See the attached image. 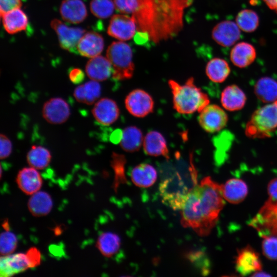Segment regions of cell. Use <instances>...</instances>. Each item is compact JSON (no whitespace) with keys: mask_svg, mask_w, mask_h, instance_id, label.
I'll list each match as a JSON object with an SVG mask.
<instances>
[{"mask_svg":"<svg viewBox=\"0 0 277 277\" xmlns=\"http://www.w3.org/2000/svg\"><path fill=\"white\" fill-rule=\"evenodd\" d=\"M194 0H137L132 16L137 31L154 43L171 39L183 29L185 10Z\"/></svg>","mask_w":277,"mask_h":277,"instance_id":"cell-1","label":"cell"},{"mask_svg":"<svg viewBox=\"0 0 277 277\" xmlns=\"http://www.w3.org/2000/svg\"><path fill=\"white\" fill-rule=\"evenodd\" d=\"M222 185L210 176L195 184L181 209V223L191 228L199 235H208L215 225L224 207Z\"/></svg>","mask_w":277,"mask_h":277,"instance_id":"cell-2","label":"cell"},{"mask_svg":"<svg viewBox=\"0 0 277 277\" xmlns=\"http://www.w3.org/2000/svg\"><path fill=\"white\" fill-rule=\"evenodd\" d=\"M168 84L172 94L173 108L179 113L200 112L209 104L208 95L195 85L192 77L183 85L172 80L168 81Z\"/></svg>","mask_w":277,"mask_h":277,"instance_id":"cell-3","label":"cell"},{"mask_svg":"<svg viewBox=\"0 0 277 277\" xmlns=\"http://www.w3.org/2000/svg\"><path fill=\"white\" fill-rule=\"evenodd\" d=\"M267 190L268 200L249 223L262 237L277 235V177L269 183Z\"/></svg>","mask_w":277,"mask_h":277,"instance_id":"cell-4","label":"cell"},{"mask_svg":"<svg viewBox=\"0 0 277 277\" xmlns=\"http://www.w3.org/2000/svg\"><path fill=\"white\" fill-rule=\"evenodd\" d=\"M277 128V100L256 109L245 128V134L253 138L270 137Z\"/></svg>","mask_w":277,"mask_h":277,"instance_id":"cell-5","label":"cell"},{"mask_svg":"<svg viewBox=\"0 0 277 277\" xmlns=\"http://www.w3.org/2000/svg\"><path fill=\"white\" fill-rule=\"evenodd\" d=\"M106 56L112 68V77L115 80L130 79L134 66L130 46L123 41L113 42L108 47Z\"/></svg>","mask_w":277,"mask_h":277,"instance_id":"cell-6","label":"cell"},{"mask_svg":"<svg viewBox=\"0 0 277 277\" xmlns=\"http://www.w3.org/2000/svg\"><path fill=\"white\" fill-rule=\"evenodd\" d=\"M191 189L184 183L172 179L164 181L161 183L159 188L163 203L174 210H180Z\"/></svg>","mask_w":277,"mask_h":277,"instance_id":"cell-7","label":"cell"},{"mask_svg":"<svg viewBox=\"0 0 277 277\" xmlns=\"http://www.w3.org/2000/svg\"><path fill=\"white\" fill-rule=\"evenodd\" d=\"M201 127L207 132L214 133L223 129L228 122V115L219 106L208 105L198 116Z\"/></svg>","mask_w":277,"mask_h":277,"instance_id":"cell-8","label":"cell"},{"mask_svg":"<svg viewBox=\"0 0 277 277\" xmlns=\"http://www.w3.org/2000/svg\"><path fill=\"white\" fill-rule=\"evenodd\" d=\"M125 104L127 111L137 117H144L152 113L154 105L151 96L140 89H134L128 93L125 100Z\"/></svg>","mask_w":277,"mask_h":277,"instance_id":"cell-9","label":"cell"},{"mask_svg":"<svg viewBox=\"0 0 277 277\" xmlns=\"http://www.w3.org/2000/svg\"><path fill=\"white\" fill-rule=\"evenodd\" d=\"M51 27L56 33L60 45L65 50L73 53H78L77 44L85 34V30L81 28L69 27L57 19L51 22Z\"/></svg>","mask_w":277,"mask_h":277,"instance_id":"cell-10","label":"cell"},{"mask_svg":"<svg viewBox=\"0 0 277 277\" xmlns=\"http://www.w3.org/2000/svg\"><path fill=\"white\" fill-rule=\"evenodd\" d=\"M137 31L136 22L132 16L115 14L111 17L107 29L110 36L120 40L128 41L132 38Z\"/></svg>","mask_w":277,"mask_h":277,"instance_id":"cell-11","label":"cell"},{"mask_svg":"<svg viewBox=\"0 0 277 277\" xmlns=\"http://www.w3.org/2000/svg\"><path fill=\"white\" fill-rule=\"evenodd\" d=\"M42 114L44 119L51 124H61L69 117L70 109L68 104L61 97H53L44 104Z\"/></svg>","mask_w":277,"mask_h":277,"instance_id":"cell-12","label":"cell"},{"mask_svg":"<svg viewBox=\"0 0 277 277\" xmlns=\"http://www.w3.org/2000/svg\"><path fill=\"white\" fill-rule=\"evenodd\" d=\"M235 269L243 276L262 270L259 253L248 245L239 250L235 258Z\"/></svg>","mask_w":277,"mask_h":277,"instance_id":"cell-13","label":"cell"},{"mask_svg":"<svg viewBox=\"0 0 277 277\" xmlns=\"http://www.w3.org/2000/svg\"><path fill=\"white\" fill-rule=\"evenodd\" d=\"M213 39L219 45L228 47L234 44L240 38V29L235 23L224 21L216 24L212 29Z\"/></svg>","mask_w":277,"mask_h":277,"instance_id":"cell-14","label":"cell"},{"mask_svg":"<svg viewBox=\"0 0 277 277\" xmlns=\"http://www.w3.org/2000/svg\"><path fill=\"white\" fill-rule=\"evenodd\" d=\"M92 113L98 123L108 126L118 119L120 110L114 101L105 97L100 99L95 104Z\"/></svg>","mask_w":277,"mask_h":277,"instance_id":"cell-15","label":"cell"},{"mask_svg":"<svg viewBox=\"0 0 277 277\" xmlns=\"http://www.w3.org/2000/svg\"><path fill=\"white\" fill-rule=\"evenodd\" d=\"M16 181L19 188L27 195H32L39 191L43 184L40 173L31 167L20 170Z\"/></svg>","mask_w":277,"mask_h":277,"instance_id":"cell-16","label":"cell"},{"mask_svg":"<svg viewBox=\"0 0 277 277\" xmlns=\"http://www.w3.org/2000/svg\"><path fill=\"white\" fill-rule=\"evenodd\" d=\"M30 268L25 253H18L3 255L0 259L1 277H10Z\"/></svg>","mask_w":277,"mask_h":277,"instance_id":"cell-17","label":"cell"},{"mask_svg":"<svg viewBox=\"0 0 277 277\" xmlns=\"http://www.w3.org/2000/svg\"><path fill=\"white\" fill-rule=\"evenodd\" d=\"M104 47L103 37L100 34L90 31L85 33L80 39L77 45V52L87 57L99 55Z\"/></svg>","mask_w":277,"mask_h":277,"instance_id":"cell-18","label":"cell"},{"mask_svg":"<svg viewBox=\"0 0 277 277\" xmlns=\"http://www.w3.org/2000/svg\"><path fill=\"white\" fill-rule=\"evenodd\" d=\"M60 11L63 19L72 24L80 23L87 16L86 7L81 0H63Z\"/></svg>","mask_w":277,"mask_h":277,"instance_id":"cell-19","label":"cell"},{"mask_svg":"<svg viewBox=\"0 0 277 277\" xmlns=\"http://www.w3.org/2000/svg\"><path fill=\"white\" fill-rule=\"evenodd\" d=\"M87 76L92 80L101 82L108 79L112 73V68L109 60L98 55L89 60L85 68Z\"/></svg>","mask_w":277,"mask_h":277,"instance_id":"cell-20","label":"cell"},{"mask_svg":"<svg viewBox=\"0 0 277 277\" xmlns=\"http://www.w3.org/2000/svg\"><path fill=\"white\" fill-rule=\"evenodd\" d=\"M145 153L149 155L163 156L169 158V150L166 141L163 135L158 131H151L145 136L143 140Z\"/></svg>","mask_w":277,"mask_h":277,"instance_id":"cell-21","label":"cell"},{"mask_svg":"<svg viewBox=\"0 0 277 277\" xmlns=\"http://www.w3.org/2000/svg\"><path fill=\"white\" fill-rule=\"evenodd\" d=\"M246 102V96L245 93L236 85L227 86L221 93L222 105L228 111H234L242 109Z\"/></svg>","mask_w":277,"mask_h":277,"instance_id":"cell-22","label":"cell"},{"mask_svg":"<svg viewBox=\"0 0 277 277\" xmlns=\"http://www.w3.org/2000/svg\"><path fill=\"white\" fill-rule=\"evenodd\" d=\"M256 55V50L251 44L241 42L236 44L231 49L230 57L235 66L242 68L252 64Z\"/></svg>","mask_w":277,"mask_h":277,"instance_id":"cell-23","label":"cell"},{"mask_svg":"<svg viewBox=\"0 0 277 277\" xmlns=\"http://www.w3.org/2000/svg\"><path fill=\"white\" fill-rule=\"evenodd\" d=\"M132 183L141 188H148L154 184L157 179V172L152 165L142 163L134 167L130 173Z\"/></svg>","mask_w":277,"mask_h":277,"instance_id":"cell-24","label":"cell"},{"mask_svg":"<svg viewBox=\"0 0 277 277\" xmlns=\"http://www.w3.org/2000/svg\"><path fill=\"white\" fill-rule=\"evenodd\" d=\"M223 197L232 204H238L242 202L248 193V187L243 180L231 179L222 185Z\"/></svg>","mask_w":277,"mask_h":277,"instance_id":"cell-25","label":"cell"},{"mask_svg":"<svg viewBox=\"0 0 277 277\" xmlns=\"http://www.w3.org/2000/svg\"><path fill=\"white\" fill-rule=\"evenodd\" d=\"M1 17L4 28L9 34L24 31L28 27V17L20 8L9 11Z\"/></svg>","mask_w":277,"mask_h":277,"instance_id":"cell-26","label":"cell"},{"mask_svg":"<svg viewBox=\"0 0 277 277\" xmlns=\"http://www.w3.org/2000/svg\"><path fill=\"white\" fill-rule=\"evenodd\" d=\"M52 207L53 202L51 196L43 191H38L32 194L28 203L30 212L37 217L47 215Z\"/></svg>","mask_w":277,"mask_h":277,"instance_id":"cell-27","label":"cell"},{"mask_svg":"<svg viewBox=\"0 0 277 277\" xmlns=\"http://www.w3.org/2000/svg\"><path fill=\"white\" fill-rule=\"evenodd\" d=\"M101 94V87L97 81H90L78 86L73 95L75 100L82 103L92 105L97 101Z\"/></svg>","mask_w":277,"mask_h":277,"instance_id":"cell-28","label":"cell"},{"mask_svg":"<svg viewBox=\"0 0 277 277\" xmlns=\"http://www.w3.org/2000/svg\"><path fill=\"white\" fill-rule=\"evenodd\" d=\"M254 93L262 102L272 103L277 100V82L269 77H263L255 83Z\"/></svg>","mask_w":277,"mask_h":277,"instance_id":"cell-29","label":"cell"},{"mask_svg":"<svg viewBox=\"0 0 277 277\" xmlns=\"http://www.w3.org/2000/svg\"><path fill=\"white\" fill-rule=\"evenodd\" d=\"M143 140L142 132L138 128L128 126L123 131L120 145L124 151L133 152L140 149Z\"/></svg>","mask_w":277,"mask_h":277,"instance_id":"cell-30","label":"cell"},{"mask_svg":"<svg viewBox=\"0 0 277 277\" xmlns=\"http://www.w3.org/2000/svg\"><path fill=\"white\" fill-rule=\"evenodd\" d=\"M230 73L228 63L224 59L215 57L208 62L206 66V74L214 83H222Z\"/></svg>","mask_w":277,"mask_h":277,"instance_id":"cell-31","label":"cell"},{"mask_svg":"<svg viewBox=\"0 0 277 277\" xmlns=\"http://www.w3.org/2000/svg\"><path fill=\"white\" fill-rule=\"evenodd\" d=\"M121 246L120 237L111 232L101 233L96 241V247L104 256L110 258L116 253Z\"/></svg>","mask_w":277,"mask_h":277,"instance_id":"cell-32","label":"cell"},{"mask_svg":"<svg viewBox=\"0 0 277 277\" xmlns=\"http://www.w3.org/2000/svg\"><path fill=\"white\" fill-rule=\"evenodd\" d=\"M51 160L50 151L41 146H32L27 155V161L29 165L37 170L46 168Z\"/></svg>","mask_w":277,"mask_h":277,"instance_id":"cell-33","label":"cell"},{"mask_svg":"<svg viewBox=\"0 0 277 277\" xmlns=\"http://www.w3.org/2000/svg\"><path fill=\"white\" fill-rule=\"evenodd\" d=\"M236 24L240 30L246 32H252L259 26V17L257 13L252 10H243L236 17Z\"/></svg>","mask_w":277,"mask_h":277,"instance_id":"cell-34","label":"cell"},{"mask_svg":"<svg viewBox=\"0 0 277 277\" xmlns=\"http://www.w3.org/2000/svg\"><path fill=\"white\" fill-rule=\"evenodd\" d=\"M114 7L112 0H92L90 4L92 13L99 18H107L110 16Z\"/></svg>","mask_w":277,"mask_h":277,"instance_id":"cell-35","label":"cell"},{"mask_svg":"<svg viewBox=\"0 0 277 277\" xmlns=\"http://www.w3.org/2000/svg\"><path fill=\"white\" fill-rule=\"evenodd\" d=\"M17 239L9 230L2 232L0 236V252L2 255L11 254L16 248Z\"/></svg>","mask_w":277,"mask_h":277,"instance_id":"cell-36","label":"cell"},{"mask_svg":"<svg viewBox=\"0 0 277 277\" xmlns=\"http://www.w3.org/2000/svg\"><path fill=\"white\" fill-rule=\"evenodd\" d=\"M187 257L204 275H206L209 273V261L204 253L200 251H192L188 253Z\"/></svg>","mask_w":277,"mask_h":277,"instance_id":"cell-37","label":"cell"},{"mask_svg":"<svg viewBox=\"0 0 277 277\" xmlns=\"http://www.w3.org/2000/svg\"><path fill=\"white\" fill-rule=\"evenodd\" d=\"M263 238L262 250L264 255L269 260H277V237L270 235Z\"/></svg>","mask_w":277,"mask_h":277,"instance_id":"cell-38","label":"cell"},{"mask_svg":"<svg viewBox=\"0 0 277 277\" xmlns=\"http://www.w3.org/2000/svg\"><path fill=\"white\" fill-rule=\"evenodd\" d=\"M115 8L124 14H133L137 8V0H114Z\"/></svg>","mask_w":277,"mask_h":277,"instance_id":"cell-39","label":"cell"},{"mask_svg":"<svg viewBox=\"0 0 277 277\" xmlns=\"http://www.w3.org/2000/svg\"><path fill=\"white\" fill-rule=\"evenodd\" d=\"M29 267L34 268L40 265L41 262V253L36 247H32L28 249L25 253Z\"/></svg>","mask_w":277,"mask_h":277,"instance_id":"cell-40","label":"cell"},{"mask_svg":"<svg viewBox=\"0 0 277 277\" xmlns=\"http://www.w3.org/2000/svg\"><path fill=\"white\" fill-rule=\"evenodd\" d=\"M0 157L2 160L5 159L8 157L12 152V143L7 136L1 133L0 135Z\"/></svg>","mask_w":277,"mask_h":277,"instance_id":"cell-41","label":"cell"},{"mask_svg":"<svg viewBox=\"0 0 277 277\" xmlns=\"http://www.w3.org/2000/svg\"><path fill=\"white\" fill-rule=\"evenodd\" d=\"M21 6V0H0L1 16L11 10L20 8Z\"/></svg>","mask_w":277,"mask_h":277,"instance_id":"cell-42","label":"cell"},{"mask_svg":"<svg viewBox=\"0 0 277 277\" xmlns=\"http://www.w3.org/2000/svg\"><path fill=\"white\" fill-rule=\"evenodd\" d=\"M69 77L70 81L74 84L81 83L85 78L83 71L80 68H73L69 72Z\"/></svg>","mask_w":277,"mask_h":277,"instance_id":"cell-43","label":"cell"},{"mask_svg":"<svg viewBox=\"0 0 277 277\" xmlns=\"http://www.w3.org/2000/svg\"><path fill=\"white\" fill-rule=\"evenodd\" d=\"M123 131L120 129L115 130L112 134L110 137L111 141L113 143H118L120 142L122 137Z\"/></svg>","mask_w":277,"mask_h":277,"instance_id":"cell-44","label":"cell"},{"mask_svg":"<svg viewBox=\"0 0 277 277\" xmlns=\"http://www.w3.org/2000/svg\"><path fill=\"white\" fill-rule=\"evenodd\" d=\"M271 9L277 11V0H263Z\"/></svg>","mask_w":277,"mask_h":277,"instance_id":"cell-45","label":"cell"},{"mask_svg":"<svg viewBox=\"0 0 277 277\" xmlns=\"http://www.w3.org/2000/svg\"><path fill=\"white\" fill-rule=\"evenodd\" d=\"M252 276H270L271 275L269 273H267L264 271H258L255 272L253 275H252Z\"/></svg>","mask_w":277,"mask_h":277,"instance_id":"cell-46","label":"cell"},{"mask_svg":"<svg viewBox=\"0 0 277 277\" xmlns=\"http://www.w3.org/2000/svg\"><path fill=\"white\" fill-rule=\"evenodd\" d=\"M2 225L6 230H9V225L7 220H5Z\"/></svg>","mask_w":277,"mask_h":277,"instance_id":"cell-47","label":"cell"}]
</instances>
